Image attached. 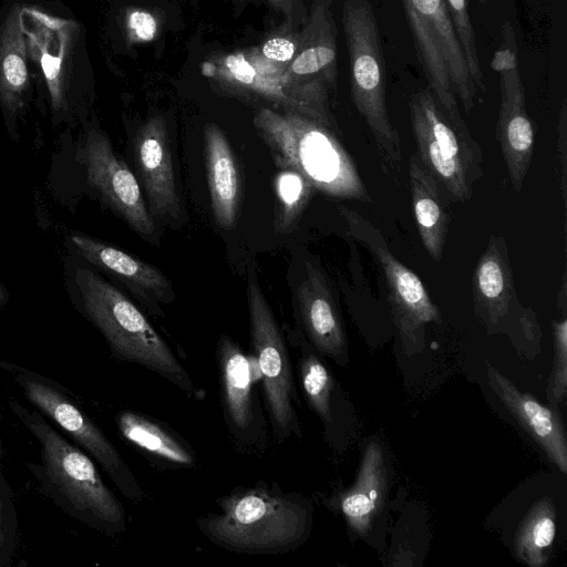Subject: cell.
Instances as JSON below:
<instances>
[{
  "label": "cell",
  "instance_id": "cell-31",
  "mask_svg": "<svg viewBox=\"0 0 567 567\" xmlns=\"http://www.w3.org/2000/svg\"><path fill=\"white\" fill-rule=\"evenodd\" d=\"M336 61L333 43H320L306 49L292 63V71L300 75L313 74L331 66Z\"/></svg>",
  "mask_w": 567,
  "mask_h": 567
},
{
  "label": "cell",
  "instance_id": "cell-11",
  "mask_svg": "<svg viewBox=\"0 0 567 567\" xmlns=\"http://www.w3.org/2000/svg\"><path fill=\"white\" fill-rule=\"evenodd\" d=\"M499 76L501 103L496 124L509 179L516 192L524 185L535 144V131L526 109V95L519 73L516 35L511 21L502 25V39L491 61Z\"/></svg>",
  "mask_w": 567,
  "mask_h": 567
},
{
  "label": "cell",
  "instance_id": "cell-14",
  "mask_svg": "<svg viewBox=\"0 0 567 567\" xmlns=\"http://www.w3.org/2000/svg\"><path fill=\"white\" fill-rule=\"evenodd\" d=\"M300 331L320 354L340 365L348 362V342L340 312L323 274L307 264L306 276L296 292Z\"/></svg>",
  "mask_w": 567,
  "mask_h": 567
},
{
  "label": "cell",
  "instance_id": "cell-21",
  "mask_svg": "<svg viewBox=\"0 0 567 567\" xmlns=\"http://www.w3.org/2000/svg\"><path fill=\"white\" fill-rule=\"evenodd\" d=\"M388 487L386 467L381 446L370 442L362 454L354 485L331 503L343 515L351 532L365 537L382 511Z\"/></svg>",
  "mask_w": 567,
  "mask_h": 567
},
{
  "label": "cell",
  "instance_id": "cell-24",
  "mask_svg": "<svg viewBox=\"0 0 567 567\" xmlns=\"http://www.w3.org/2000/svg\"><path fill=\"white\" fill-rule=\"evenodd\" d=\"M410 114L416 116L440 148L457 159L470 181L482 176V152L471 135L460 133L443 113L429 87L415 92L409 101Z\"/></svg>",
  "mask_w": 567,
  "mask_h": 567
},
{
  "label": "cell",
  "instance_id": "cell-22",
  "mask_svg": "<svg viewBox=\"0 0 567 567\" xmlns=\"http://www.w3.org/2000/svg\"><path fill=\"white\" fill-rule=\"evenodd\" d=\"M409 186L422 244L430 257L440 261L451 221L449 198L416 154L409 159Z\"/></svg>",
  "mask_w": 567,
  "mask_h": 567
},
{
  "label": "cell",
  "instance_id": "cell-20",
  "mask_svg": "<svg viewBox=\"0 0 567 567\" xmlns=\"http://www.w3.org/2000/svg\"><path fill=\"white\" fill-rule=\"evenodd\" d=\"M120 435L161 468H193L198 458L192 445L165 422L147 414L123 410L116 416Z\"/></svg>",
  "mask_w": 567,
  "mask_h": 567
},
{
  "label": "cell",
  "instance_id": "cell-37",
  "mask_svg": "<svg viewBox=\"0 0 567 567\" xmlns=\"http://www.w3.org/2000/svg\"><path fill=\"white\" fill-rule=\"evenodd\" d=\"M4 299H6V291L2 288V286L0 285V302L3 301Z\"/></svg>",
  "mask_w": 567,
  "mask_h": 567
},
{
  "label": "cell",
  "instance_id": "cell-25",
  "mask_svg": "<svg viewBox=\"0 0 567 567\" xmlns=\"http://www.w3.org/2000/svg\"><path fill=\"white\" fill-rule=\"evenodd\" d=\"M287 341L298 351L297 370L303 399L329 433L336 424L334 378L299 328L287 331Z\"/></svg>",
  "mask_w": 567,
  "mask_h": 567
},
{
  "label": "cell",
  "instance_id": "cell-18",
  "mask_svg": "<svg viewBox=\"0 0 567 567\" xmlns=\"http://www.w3.org/2000/svg\"><path fill=\"white\" fill-rule=\"evenodd\" d=\"M133 150L152 216L168 220L181 218V199L163 125L150 122L136 136Z\"/></svg>",
  "mask_w": 567,
  "mask_h": 567
},
{
  "label": "cell",
  "instance_id": "cell-3",
  "mask_svg": "<svg viewBox=\"0 0 567 567\" xmlns=\"http://www.w3.org/2000/svg\"><path fill=\"white\" fill-rule=\"evenodd\" d=\"M257 128L280 169L298 173L328 196L371 202L351 157L322 124L262 112Z\"/></svg>",
  "mask_w": 567,
  "mask_h": 567
},
{
  "label": "cell",
  "instance_id": "cell-8",
  "mask_svg": "<svg viewBox=\"0 0 567 567\" xmlns=\"http://www.w3.org/2000/svg\"><path fill=\"white\" fill-rule=\"evenodd\" d=\"M215 360L228 440L236 452L260 457L268 450L271 433L258 389L256 363L227 334H221L217 341Z\"/></svg>",
  "mask_w": 567,
  "mask_h": 567
},
{
  "label": "cell",
  "instance_id": "cell-17",
  "mask_svg": "<svg viewBox=\"0 0 567 567\" xmlns=\"http://www.w3.org/2000/svg\"><path fill=\"white\" fill-rule=\"evenodd\" d=\"M486 371L489 386L506 410L542 447L548 460L567 473V440L559 413L533 395L523 393L494 367L487 365Z\"/></svg>",
  "mask_w": 567,
  "mask_h": 567
},
{
  "label": "cell",
  "instance_id": "cell-9",
  "mask_svg": "<svg viewBox=\"0 0 567 567\" xmlns=\"http://www.w3.org/2000/svg\"><path fill=\"white\" fill-rule=\"evenodd\" d=\"M338 210L350 235L373 255L384 275L392 319L406 353L424 348L425 324L441 322V315L421 279L391 251L382 233L358 212L340 205Z\"/></svg>",
  "mask_w": 567,
  "mask_h": 567
},
{
  "label": "cell",
  "instance_id": "cell-30",
  "mask_svg": "<svg viewBox=\"0 0 567 567\" xmlns=\"http://www.w3.org/2000/svg\"><path fill=\"white\" fill-rule=\"evenodd\" d=\"M554 334V363L548 380L547 398L551 408H557L567 392V318L566 310L561 318L551 321Z\"/></svg>",
  "mask_w": 567,
  "mask_h": 567
},
{
  "label": "cell",
  "instance_id": "cell-4",
  "mask_svg": "<svg viewBox=\"0 0 567 567\" xmlns=\"http://www.w3.org/2000/svg\"><path fill=\"white\" fill-rule=\"evenodd\" d=\"M11 408L39 441L45 475L72 509L104 533L125 532V509L103 482L93 461L62 437L39 413L13 402Z\"/></svg>",
  "mask_w": 567,
  "mask_h": 567
},
{
  "label": "cell",
  "instance_id": "cell-16",
  "mask_svg": "<svg viewBox=\"0 0 567 567\" xmlns=\"http://www.w3.org/2000/svg\"><path fill=\"white\" fill-rule=\"evenodd\" d=\"M70 238L79 255L115 276L141 298L153 313H161L158 303H169L174 300L172 282L153 265L82 234H72Z\"/></svg>",
  "mask_w": 567,
  "mask_h": 567
},
{
  "label": "cell",
  "instance_id": "cell-10",
  "mask_svg": "<svg viewBox=\"0 0 567 567\" xmlns=\"http://www.w3.org/2000/svg\"><path fill=\"white\" fill-rule=\"evenodd\" d=\"M23 31L28 60L42 76L52 111L69 107L80 58V24L44 4L23 2Z\"/></svg>",
  "mask_w": 567,
  "mask_h": 567
},
{
  "label": "cell",
  "instance_id": "cell-12",
  "mask_svg": "<svg viewBox=\"0 0 567 567\" xmlns=\"http://www.w3.org/2000/svg\"><path fill=\"white\" fill-rule=\"evenodd\" d=\"M18 381L29 401L61 426L107 473L120 492L134 503L144 498L136 477L100 427L64 394L47 383L20 375Z\"/></svg>",
  "mask_w": 567,
  "mask_h": 567
},
{
  "label": "cell",
  "instance_id": "cell-34",
  "mask_svg": "<svg viewBox=\"0 0 567 567\" xmlns=\"http://www.w3.org/2000/svg\"><path fill=\"white\" fill-rule=\"evenodd\" d=\"M262 52L271 60L284 62L292 58L295 45L289 40L275 38L265 43Z\"/></svg>",
  "mask_w": 567,
  "mask_h": 567
},
{
  "label": "cell",
  "instance_id": "cell-13",
  "mask_svg": "<svg viewBox=\"0 0 567 567\" xmlns=\"http://www.w3.org/2000/svg\"><path fill=\"white\" fill-rule=\"evenodd\" d=\"M82 159L89 185L136 234L154 243L157 238L156 224L141 186L114 152L107 136L95 128L87 131Z\"/></svg>",
  "mask_w": 567,
  "mask_h": 567
},
{
  "label": "cell",
  "instance_id": "cell-2",
  "mask_svg": "<svg viewBox=\"0 0 567 567\" xmlns=\"http://www.w3.org/2000/svg\"><path fill=\"white\" fill-rule=\"evenodd\" d=\"M75 284L86 317L102 333L117 360L158 374L189 399L202 400L205 396L165 339L123 292L84 268L76 270Z\"/></svg>",
  "mask_w": 567,
  "mask_h": 567
},
{
  "label": "cell",
  "instance_id": "cell-26",
  "mask_svg": "<svg viewBox=\"0 0 567 567\" xmlns=\"http://www.w3.org/2000/svg\"><path fill=\"white\" fill-rule=\"evenodd\" d=\"M410 118L417 146L416 155L422 165L439 183L449 199L468 200L472 197L473 184L465 167L440 148L416 116L410 114Z\"/></svg>",
  "mask_w": 567,
  "mask_h": 567
},
{
  "label": "cell",
  "instance_id": "cell-32",
  "mask_svg": "<svg viewBox=\"0 0 567 567\" xmlns=\"http://www.w3.org/2000/svg\"><path fill=\"white\" fill-rule=\"evenodd\" d=\"M557 167L560 195L566 207L567 202V103L563 101L557 125Z\"/></svg>",
  "mask_w": 567,
  "mask_h": 567
},
{
  "label": "cell",
  "instance_id": "cell-36",
  "mask_svg": "<svg viewBox=\"0 0 567 567\" xmlns=\"http://www.w3.org/2000/svg\"><path fill=\"white\" fill-rule=\"evenodd\" d=\"M7 544V523H6V513H4V504L2 501L1 492H0V551Z\"/></svg>",
  "mask_w": 567,
  "mask_h": 567
},
{
  "label": "cell",
  "instance_id": "cell-5",
  "mask_svg": "<svg viewBox=\"0 0 567 567\" xmlns=\"http://www.w3.org/2000/svg\"><path fill=\"white\" fill-rule=\"evenodd\" d=\"M400 1L430 91L453 126L460 133L471 135L460 113L456 96L468 113L478 92L444 0Z\"/></svg>",
  "mask_w": 567,
  "mask_h": 567
},
{
  "label": "cell",
  "instance_id": "cell-33",
  "mask_svg": "<svg viewBox=\"0 0 567 567\" xmlns=\"http://www.w3.org/2000/svg\"><path fill=\"white\" fill-rule=\"evenodd\" d=\"M128 25L136 37L144 41L152 40L156 32L155 19L147 12H133L130 16Z\"/></svg>",
  "mask_w": 567,
  "mask_h": 567
},
{
  "label": "cell",
  "instance_id": "cell-6",
  "mask_svg": "<svg viewBox=\"0 0 567 567\" xmlns=\"http://www.w3.org/2000/svg\"><path fill=\"white\" fill-rule=\"evenodd\" d=\"M353 103L365 121L388 172L402 162L400 136L385 103V70L377 18L368 0H347L343 14Z\"/></svg>",
  "mask_w": 567,
  "mask_h": 567
},
{
  "label": "cell",
  "instance_id": "cell-29",
  "mask_svg": "<svg viewBox=\"0 0 567 567\" xmlns=\"http://www.w3.org/2000/svg\"><path fill=\"white\" fill-rule=\"evenodd\" d=\"M444 3L460 41L470 75L477 92L483 94L486 86L467 0H444Z\"/></svg>",
  "mask_w": 567,
  "mask_h": 567
},
{
  "label": "cell",
  "instance_id": "cell-27",
  "mask_svg": "<svg viewBox=\"0 0 567 567\" xmlns=\"http://www.w3.org/2000/svg\"><path fill=\"white\" fill-rule=\"evenodd\" d=\"M556 535L554 502L544 497L528 511L517 527L515 551L530 567H542L549 557Z\"/></svg>",
  "mask_w": 567,
  "mask_h": 567
},
{
  "label": "cell",
  "instance_id": "cell-1",
  "mask_svg": "<svg viewBox=\"0 0 567 567\" xmlns=\"http://www.w3.org/2000/svg\"><path fill=\"white\" fill-rule=\"evenodd\" d=\"M218 511L196 520L199 533L224 550L246 555H281L302 546L312 527L311 502L285 492L277 482L236 486L217 498Z\"/></svg>",
  "mask_w": 567,
  "mask_h": 567
},
{
  "label": "cell",
  "instance_id": "cell-28",
  "mask_svg": "<svg viewBox=\"0 0 567 567\" xmlns=\"http://www.w3.org/2000/svg\"><path fill=\"white\" fill-rule=\"evenodd\" d=\"M275 185L279 203L277 226L280 231H288L296 224L315 189L301 175L289 169H280Z\"/></svg>",
  "mask_w": 567,
  "mask_h": 567
},
{
  "label": "cell",
  "instance_id": "cell-15",
  "mask_svg": "<svg viewBox=\"0 0 567 567\" xmlns=\"http://www.w3.org/2000/svg\"><path fill=\"white\" fill-rule=\"evenodd\" d=\"M472 295L475 315L486 330L491 333L503 330L518 299L504 236H491L474 268Z\"/></svg>",
  "mask_w": 567,
  "mask_h": 567
},
{
  "label": "cell",
  "instance_id": "cell-35",
  "mask_svg": "<svg viewBox=\"0 0 567 567\" xmlns=\"http://www.w3.org/2000/svg\"><path fill=\"white\" fill-rule=\"evenodd\" d=\"M226 65L237 81L244 84L254 82L256 72L243 54L229 55L226 59Z\"/></svg>",
  "mask_w": 567,
  "mask_h": 567
},
{
  "label": "cell",
  "instance_id": "cell-19",
  "mask_svg": "<svg viewBox=\"0 0 567 567\" xmlns=\"http://www.w3.org/2000/svg\"><path fill=\"white\" fill-rule=\"evenodd\" d=\"M22 7L20 0L0 7V106L9 115L25 106L31 92Z\"/></svg>",
  "mask_w": 567,
  "mask_h": 567
},
{
  "label": "cell",
  "instance_id": "cell-38",
  "mask_svg": "<svg viewBox=\"0 0 567 567\" xmlns=\"http://www.w3.org/2000/svg\"><path fill=\"white\" fill-rule=\"evenodd\" d=\"M477 1H478V3H481V4H485V3L487 2V0H477Z\"/></svg>",
  "mask_w": 567,
  "mask_h": 567
},
{
  "label": "cell",
  "instance_id": "cell-23",
  "mask_svg": "<svg viewBox=\"0 0 567 567\" xmlns=\"http://www.w3.org/2000/svg\"><path fill=\"white\" fill-rule=\"evenodd\" d=\"M206 172L216 224L231 229L239 202V177L230 145L216 126L205 131Z\"/></svg>",
  "mask_w": 567,
  "mask_h": 567
},
{
  "label": "cell",
  "instance_id": "cell-7",
  "mask_svg": "<svg viewBox=\"0 0 567 567\" xmlns=\"http://www.w3.org/2000/svg\"><path fill=\"white\" fill-rule=\"evenodd\" d=\"M246 287L250 347L270 433L277 443L292 437L301 439L298 392L287 339L254 269L248 270Z\"/></svg>",
  "mask_w": 567,
  "mask_h": 567
}]
</instances>
